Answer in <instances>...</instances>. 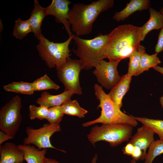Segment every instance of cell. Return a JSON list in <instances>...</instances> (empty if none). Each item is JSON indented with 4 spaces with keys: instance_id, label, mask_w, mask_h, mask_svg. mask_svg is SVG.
I'll use <instances>...</instances> for the list:
<instances>
[{
    "instance_id": "obj_1",
    "label": "cell",
    "mask_w": 163,
    "mask_h": 163,
    "mask_svg": "<svg viewBox=\"0 0 163 163\" xmlns=\"http://www.w3.org/2000/svg\"><path fill=\"white\" fill-rule=\"evenodd\" d=\"M103 51L110 61L121 60L129 56L140 45L141 27L131 24L120 25L109 34Z\"/></svg>"
},
{
    "instance_id": "obj_2",
    "label": "cell",
    "mask_w": 163,
    "mask_h": 163,
    "mask_svg": "<svg viewBox=\"0 0 163 163\" xmlns=\"http://www.w3.org/2000/svg\"><path fill=\"white\" fill-rule=\"evenodd\" d=\"M114 4L113 0H98L87 5L74 4L68 13L72 31L78 37L91 33L99 14L112 8Z\"/></svg>"
},
{
    "instance_id": "obj_3",
    "label": "cell",
    "mask_w": 163,
    "mask_h": 163,
    "mask_svg": "<svg viewBox=\"0 0 163 163\" xmlns=\"http://www.w3.org/2000/svg\"><path fill=\"white\" fill-rule=\"evenodd\" d=\"M94 88L95 95L99 101L97 108H101V114L95 120L83 123L82 125L83 127H88L97 123L126 124L133 127L137 126V121L133 116L128 115L122 112L120 108L104 92L101 86L95 84Z\"/></svg>"
},
{
    "instance_id": "obj_4",
    "label": "cell",
    "mask_w": 163,
    "mask_h": 163,
    "mask_svg": "<svg viewBox=\"0 0 163 163\" xmlns=\"http://www.w3.org/2000/svg\"><path fill=\"white\" fill-rule=\"evenodd\" d=\"M108 37V34H100L93 38L86 39L74 34L73 40L77 48L73 52L79 58L82 69L95 68L104 60V50Z\"/></svg>"
},
{
    "instance_id": "obj_5",
    "label": "cell",
    "mask_w": 163,
    "mask_h": 163,
    "mask_svg": "<svg viewBox=\"0 0 163 163\" xmlns=\"http://www.w3.org/2000/svg\"><path fill=\"white\" fill-rule=\"evenodd\" d=\"M74 34L66 41L61 43L50 41L42 35L39 39L37 48L39 55L49 68L56 67L58 70L66 64L69 57V45Z\"/></svg>"
},
{
    "instance_id": "obj_6",
    "label": "cell",
    "mask_w": 163,
    "mask_h": 163,
    "mask_svg": "<svg viewBox=\"0 0 163 163\" xmlns=\"http://www.w3.org/2000/svg\"><path fill=\"white\" fill-rule=\"evenodd\" d=\"M133 126L122 124H102L95 126L87 136L88 140L93 145L97 142L104 141L112 147L128 141L132 137Z\"/></svg>"
},
{
    "instance_id": "obj_7",
    "label": "cell",
    "mask_w": 163,
    "mask_h": 163,
    "mask_svg": "<svg viewBox=\"0 0 163 163\" xmlns=\"http://www.w3.org/2000/svg\"><path fill=\"white\" fill-rule=\"evenodd\" d=\"M21 99L18 95L14 97L0 110V129L14 138L21 122Z\"/></svg>"
},
{
    "instance_id": "obj_8",
    "label": "cell",
    "mask_w": 163,
    "mask_h": 163,
    "mask_svg": "<svg viewBox=\"0 0 163 163\" xmlns=\"http://www.w3.org/2000/svg\"><path fill=\"white\" fill-rule=\"evenodd\" d=\"M60 131L61 127L59 124L46 123L37 129H34L31 126H27L26 128L27 136L24 139L23 144L34 145L40 150L54 149L62 152H66L63 150L56 148L51 142L50 138L52 135Z\"/></svg>"
},
{
    "instance_id": "obj_9",
    "label": "cell",
    "mask_w": 163,
    "mask_h": 163,
    "mask_svg": "<svg viewBox=\"0 0 163 163\" xmlns=\"http://www.w3.org/2000/svg\"><path fill=\"white\" fill-rule=\"evenodd\" d=\"M82 69V66L79 59H72L69 57L64 66L57 70V76L64 86V91H72L74 94H82L79 79Z\"/></svg>"
},
{
    "instance_id": "obj_10",
    "label": "cell",
    "mask_w": 163,
    "mask_h": 163,
    "mask_svg": "<svg viewBox=\"0 0 163 163\" xmlns=\"http://www.w3.org/2000/svg\"><path fill=\"white\" fill-rule=\"evenodd\" d=\"M119 60L106 61L102 60L95 68L93 73L101 86L111 90L119 82L121 77L117 70Z\"/></svg>"
},
{
    "instance_id": "obj_11",
    "label": "cell",
    "mask_w": 163,
    "mask_h": 163,
    "mask_svg": "<svg viewBox=\"0 0 163 163\" xmlns=\"http://www.w3.org/2000/svg\"><path fill=\"white\" fill-rule=\"evenodd\" d=\"M72 3L68 0H53L50 5L45 8L47 15L53 16L57 23L62 24L69 37L73 35L68 20L69 5Z\"/></svg>"
},
{
    "instance_id": "obj_12",
    "label": "cell",
    "mask_w": 163,
    "mask_h": 163,
    "mask_svg": "<svg viewBox=\"0 0 163 163\" xmlns=\"http://www.w3.org/2000/svg\"><path fill=\"white\" fill-rule=\"evenodd\" d=\"M154 133L143 125L138 128L136 133L131 137L129 142L135 147L139 148L143 152L141 160H145L146 155V150L154 141Z\"/></svg>"
},
{
    "instance_id": "obj_13",
    "label": "cell",
    "mask_w": 163,
    "mask_h": 163,
    "mask_svg": "<svg viewBox=\"0 0 163 163\" xmlns=\"http://www.w3.org/2000/svg\"><path fill=\"white\" fill-rule=\"evenodd\" d=\"M0 163H23V153L18 145L11 142L0 146Z\"/></svg>"
},
{
    "instance_id": "obj_14",
    "label": "cell",
    "mask_w": 163,
    "mask_h": 163,
    "mask_svg": "<svg viewBox=\"0 0 163 163\" xmlns=\"http://www.w3.org/2000/svg\"><path fill=\"white\" fill-rule=\"evenodd\" d=\"M74 94L72 91H64L59 94L53 95L46 91H43L37 100L36 103L40 106L48 108L61 106L71 100Z\"/></svg>"
},
{
    "instance_id": "obj_15",
    "label": "cell",
    "mask_w": 163,
    "mask_h": 163,
    "mask_svg": "<svg viewBox=\"0 0 163 163\" xmlns=\"http://www.w3.org/2000/svg\"><path fill=\"white\" fill-rule=\"evenodd\" d=\"M150 5L149 0H131L123 10L115 13L113 18L117 22L123 21L136 11L149 9Z\"/></svg>"
},
{
    "instance_id": "obj_16",
    "label": "cell",
    "mask_w": 163,
    "mask_h": 163,
    "mask_svg": "<svg viewBox=\"0 0 163 163\" xmlns=\"http://www.w3.org/2000/svg\"><path fill=\"white\" fill-rule=\"evenodd\" d=\"M132 78L127 74L122 76L117 84L107 94L112 101L120 108L122 105L123 98L129 89Z\"/></svg>"
},
{
    "instance_id": "obj_17",
    "label": "cell",
    "mask_w": 163,
    "mask_h": 163,
    "mask_svg": "<svg viewBox=\"0 0 163 163\" xmlns=\"http://www.w3.org/2000/svg\"><path fill=\"white\" fill-rule=\"evenodd\" d=\"M34 7L28 21L34 36L38 40L43 35L41 26L44 18L47 15L46 8L42 7L37 1L34 0Z\"/></svg>"
},
{
    "instance_id": "obj_18",
    "label": "cell",
    "mask_w": 163,
    "mask_h": 163,
    "mask_svg": "<svg viewBox=\"0 0 163 163\" xmlns=\"http://www.w3.org/2000/svg\"><path fill=\"white\" fill-rule=\"evenodd\" d=\"M149 10V19L141 27V41L144 40L146 35L150 31L161 29L163 27V14L152 8H150Z\"/></svg>"
},
{
    "instance_id": "obj_19",
    "label": "cell",
    "mask_w": 163,
    "mask_h": 163,
    "mask_svg": "<svg viewBox=\"0 0 163 163\" xmlns=\"http://www.w3.org/2000/svg\"><path fill=\"white\" fill-rule=\"evenodd\" d=\"M18 145L23 153L24 160L27 163H43L47 149L40 150L30 145Z\"/></svg>"
},
{
    "instance_id": "obj_20",
    "label": "cell",
    "mask_w": 163,
    "mask_h": 163,
    "mask_svg": "<svg viewBox=\"0 0 163 163\" xmlns=\"http://www.w3.org/2000/svg\"><path fill=\"white\" fill-rule=\"evenodd\" d=\"M158 54L155 53L149 55L144 53L141 57L139 67L135 76L138 75L144 71H148L150 68H153L160 64L161 62L157 56Z\"/></svg>"
},
{
    "instance_id": "obj_21",
    "label": "cell",
    "mask_w": 163,
    "mask_h": 163,
    "mask_svg": "<svg viewBox=\"0 0 163 163\" xmlns=\"http://www.w3.org/2000/svg\"><path fill=\"white\" fill-rule=\"evenodd\" d=\"M133 116L137 121L141 123L154 134H157L160 139L163 140V120Z\"/></svg>"
},
{
    "instance_id": "obj_22",
    "label": "cell",
    "mask_w": 163,
    "mask_h": 163,
    "mask_svg": "<svg viewBox=\"0 0 163 163\" xmlns=\"http://www.w3.org/2000/svg\"><path fill=\"white\" fill-rule=\"evenodd\" d=\"M145 52V47L140 45L129 56V61L127 73L129 76L132 77L135 75L139 67L141 57Z\"/></svg>"
},
{
    "instance_id": "obj_23",
    "label": "cell",
    "mask_w": 163,
    "mask_h": 163,
    "mask_svg": "<svg viewBox=\"0 0 163 163\" xmlns=\"http://www.w3.org/2000/svg\"><path fill=\"white\" fill-rule=\"evenodd\" d=\"M4 90L25 94L31 95L35 91L32 83L23 81L13 82L3 87Z\"/></svg>"
},
{
    "instance_id": "obj_24",
    "label": "cell",
    "mask_w": 163,
    "mask_h": 163,
    "mask_svg": "<svg viewBox=\"0 0 163 163\" xmlns=\"http://www.w3.org/2000/svg\"><path fill=\"white\" fill-rule=\"evenodd\" d=\"M64 114L77 116L80 118L84 117L88 111L81 107L76 100H70L61 106Z\"/></svg>"
},
{
    "instance_id": "obj_25",
    "label": "cell",
    "mask_w": 163,
    "mask_h": 163,
    "mask_svg": "<svg viewBox=\"0 0 163 163\" xmlns=\"http://www.w3.org/2000/svg\"><path fill=\"white\" fill-rule=\"evenodd\" d=\"M15 22L13 35L17 39L21 40L28 34L32 32L28 20H22L19 18Z\"/></svg>"
},
{
    "instance_id": "obj_26",
    "label": "cell",
    "mask_w": 163,
    "mask_h": 163,
    "mask_svg": "<svg viewBox=\"0 0 163 163\" xmlns=\"http://www.w3.org/2000/svg\"><path fill=\"white\" fill-rule=\"evenodd\" d=\"M32 83L35 91L50 89L58 90L60 88L59 86L52 81L46 74L37 79Z\"/></svg>"
},
{
    "instance_id": "obj_27",
    "label": "cell",
    "mask_w": 163,
    "mask_h": 163,
    "mask_svg": "<svg viewBox=\"0 0 163 163\" xmlns=\"http://www.w3.org/2000/svg\"><path fill=\"white\" fill-rule=\"evenodd\" d=\"M149 148L144 163H152L157 156L163 153V140L159 139L154 141Z\"/></svg>"
},
{
    "instance_id": "obj_28",
    "label": "cell",
    "mask_w": 163,
    "mask_h": 163,
    "mask_svg": "<svg viewBox=\"0 0 163 163\" xmlns=\"http://www.w3.org/2000/svg\"><path fill=\"white\" fill-rule=\"evenodd\" d=\"M29 117L30 120L37 119L41 120L46 119L49 108L41 106L38 107L33 104L29 105Z\"/></svg>"
},
{
    "instance_id": "obj_29",
    "label": "cell",
    "mask_w": 163,
    "mask_h": 163,
    "mask_svg": "<svg viewBox=\"0 0 163 163\" xmlns=\"http://www.w3.org/2000/svg\"><path fill=\"white\" fill-rule=\"evenodd\" d=\"M64 114L61 106L51 107L49 108L46 119L50 124H59L62 120Z\"/></svg>"
},
{
    "instance_id": "obj_30",
    "label": "cell",
    "mask_w": 163,
    "mask_h": 163,
    "mask_svg": "<svg viewBox=\"0 0 163 163\" xmlns=\"http://www.w3.org/2000/svg\"><path fill=\"white\" fill-rule=\"evenodd\" d=\"M155 53H158L163 51V27L158 35L157 43L155 47Z\"/></svg>"
},
{
    "instance_id": "obj_31",
    "label": "cell",
    "mask_w": 163,
    "mask_h": 163,
    "mask_svg": "<svg viewBox=\"0 0 163 163\" xmlns=\"http://www.w3.org/2000/svg\"><path fill=\"white\" fill-rule=\"evenodd\" d=\"M135 146L131 143L128 142L122 150L124 154L129 156H131L133 154Z\"/></svg>"
},
{
    "instance_id": "obj_32",
    "label": "cell",
    "mask_w": 163,
    "mask_h": 163,
    "mask_svg": "<svg viewBox=\"0 0 163 163\" xmlns=\"http://www.w3.org/2000/svg\"><path fill=\"white\" fill-rule=\"evenodd\" d=\"M143 155L142 150L138 147H135L134 150L131 156L133 158L138 161L141 159Z\"/></svg>"
},
{
    "instance_id": "obj_33",
    "label": "cell",
    "mask_w": 163,
    "mask_h": 163,
    "mask_svg": "<svg viewBox=\"0 0 163 163\" xmlns=\"http://www.w3.org/2000/svg\"><path fill=\"white\" fill-rule=\"evenodd\" d=\"M14 138L11 136L6 134L3 132L0 131V145L5 142V141L9 139H12Z\"/></svg>"
},
{
    "instance_id": "obj_34",
    "label": "cell",
    "mask_w": 163,
    "mask_h": 163,
    "mask_svg": "<svg viewBox=\"0 0 163 163\" xmlns=\"http://www.w3.org/2000/svg\"><path fill=\"white\" fill-rule=\"evenodd\" d=\"M43 163H59L54 159L49 158H45Z\"/></svg>"
},
{
    "instance_id": "obj_35",
    "label": "cell",
    "mask_w": 163,
    "mask_h": 163,
    "mask_svg": "<svg viewBox=\"0 0 163 163\" xmlns=\"http://www.w3.org/2000/svg\"><path fill=\"white\" fill-rule=\"evenodd\" d=\"M153 68L155 70L163 75V67L156 66L154 67Z\"/></svg>"
},
{
    "instance_id": "obj_36",
    "label": "cell",
    "mask_w": 163,
    "mask_h": 163,
    "mask_svg": "<svg viewBox=\"0 0 163 163\" xmlns=\"http://www.w3.org/2000/svg\"><path fill=\"white\" fill-rule=\"evenodd\" d=\"M97 158V155L96 154L94 156L93 158L91 161V163H96Z\"/></svg>"
},
{
    "instance_id": "obj_37",
    "label": "cell",
    "mask_w": 163,
    "mask_h": 163,
    "mask_svg": "<svg viewBox=\"0 0 163 163\" xmlns=\"http://www.w3.org/2000/svg\"><path fill=\"white\" fill-rule=\"evenodd\" d=\"M159 101L163 109V95L160 97L159 99Z\"/></svg>"
},
{
    "instance_id": "obj_38",
    "label": "cell",
    "mask_w": 163,
    "mask_h": 163,
    "mask_svg": "<svg viewBox=\"0 0 163 163\" xmlns=\"http://www.w3.org/2000/svg\"><path fill=\"white\" fill-rule=\"evenodd\" d=\"M130 163H137L136 161L133 158L131 160Z\"/></svg>"
},
{
    "instance_id": "obj_39",
    "label": "cell",
    "mask_w": 163,
    "mask_h": 163,
    "mask_svg": "<svg viewBox=\"0 0 163 163\" xmlns=\"http://www.w3.org/2000/svg\"><path fill=\"white\" fill-rule=\"evenodd\" d=\"M159 12L160 13L163 14V7Z\"/></svg>"
}]
</instances>
